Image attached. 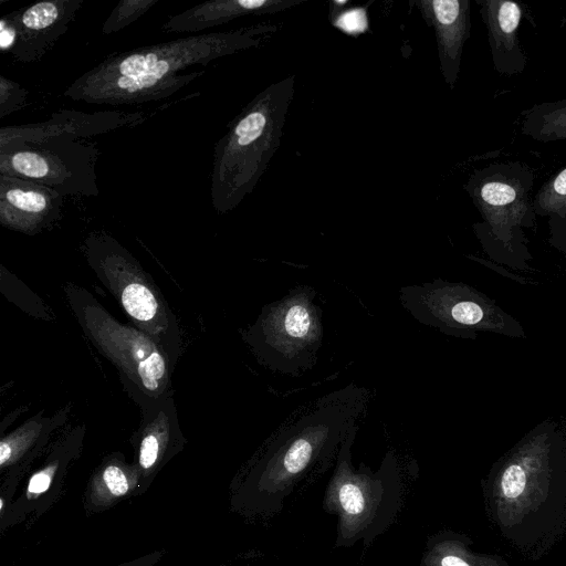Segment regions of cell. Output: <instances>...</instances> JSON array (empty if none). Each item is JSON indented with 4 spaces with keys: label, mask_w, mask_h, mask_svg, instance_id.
Returning <instances> with one entry per match:
<instances>
[{
    "label": "cell",
    "mask_w": 566,
    "mask_h": 566,
    "mask_svg": "<svg viewBox=\"0 0 566 566\" xmlns=\"http://www.w3.org/2000/svg\"><path fill=\"white\" fill-rule=\"evenodd\" d=\"M256 24L229 31L193 34L113 53L78 76L64 92L77 102L97 105H139L167 98L202 75L193 65L235 54L262 43L276 31Z\"/></svg>",
    "instance_id": "6da1fadb"
},
{
    "label": "cell",
    "mask_w": 566,
    "mask_h": 566,
    "mask_svg": "<svg viewBox=\"0 0 566 566\" xmlns=\"http://www.w3.org/2000/svg\"><path fill=\"white\" fill-rule=\"evenodd\" d=\"M369 391L355 384L321 397L297 420L281 429L250 474L255 504L279 512L308 480L324 473L365 412Z\"/></svg>",
    "instance_id": "7a4b0ae2"
},
{
    "label": "cell",
    "mask_w": 566,
    "mask_h": 566,
    "mask_svg": "<svg viewBox=\"0 0 566 566\" xmlns=\"http://www.w3.org/2000/svg\"><path fill=\"white\" fill-rule=\"evenodd\" d=\"M295 82V75L291 74L259 92L216 143L210 198L217 213L235 209L266 170L281 145Z\"/></svg>",
    "instance_id": "3957f363"
},
{
    "label": "cell",
    "mask_w": 566,
    "mask_h": 566,
    "mask_svg": "<svg viewBox=\"0 0 566 566\" xmlns=\"http://www.w3.org/2000/svg\"><path fill=\"white\" fill-rule=\"evenodd\" d=\"M358 429L350 431L338 450L323 502L337 516L335 547L357 542L368 546L392 524L401 506L402 480L392 452L376 471L365 463L354 468L352 447Z\"/></svg>",
    "instance_id": "277c9868"
},
{
    "label": "cell",
    "mask_w": 566,
    "mask_h": 566,
    "mask_svg": "<svg viewBox=\"0 0 566 566\" xmlns=\"http://www.w3.org/2000/svg\"><path fill=\"white\" fill-rule=\"evenodd\" d=\"M63 290L84 335L116 367L127 394L153 399L172 395L175 367L154 339L133 324L119 322L84 287L67 283Z\"/></svg>",
    "instance_id": "5b68a950"
},
{
    "label": "cell",
    "mask_w": 566,
    "mask_h": 566,
    "mask_svg": "<svg viewBox=\"0 0 566 566\" xmlns=\"http://www.w3.org/2000/svg\"><path fill=\"white\" fill-rule=\"evenodd\" d=\"M83 252L92 271L133 325L154 339L176 367L182 352L177 317L136 258L103 231L85 238Z\"/></svg>",
    "instance_id": "8992f818"
},
{
    "label": "cell",
    "mask_w": 566,
    "mask_h": 566,
    "mask_svg": "<svg viewBox=\"0 0 566 566\" xmlns=\"http://www.w3.org/2000/svg\"><path fill=\"white\" fill-rule=\"evenodd\" d=\"M315 289L296 285L282 298L264 305L243 339L258 361L276 373L298 376L312 369L323 345V311Z\"/></svg>",
    "instance_id": "52a82bcc"
},
{
    "label": "cell",
    "mask_w": 566,
    "mask_h": 566,
    "mask_svg": "<svg viewBox=\"0 0 566 566\" xmlns=\"http://www.w3.org/2000/svg\"><path fill=\"white\" fill-rule=\"evenodd\" d=\"M99 150L78 139L56 138L0 150V175L46 187L62 197L99 195Z\"/></svg>",
    "instance_id": "ba28073f"
},
{
    "label": "cell",
    "mask_w": 566,
    "mask_h": 566,
    "mask_svg": "<svg viewBox=\"0 0 566 566\" xmlns=\"http://www.w3.org/2000/svg\"><path fill=\"white\" fill-rule=\"evenodd\" d=\"M85 0H43L0 20V44L21 63L40 61L67 31Z\"/></svg>",
    "instance_id": "9c48e42d"
},
{
    "label": "cell",
    "mask_w": 566,
    "mask_h": 566,
    "mask_svg": "<svg viewBox=\"0 0 566 566\" xmlns=\"http://www.w3.org/2000/svg\"><path fill=\"white\" fill-rule=\"evenodd\" d=\"M149 112L102 111L85 113L61 109L50 118L30 124L9 125L0 128V150L12 146L48 139H81L132 127L149 118Z\"/></svg>",
    "instance_id": "30bf717a"
},
{
    "label": "cell",
    "mask_w": 566,
    "mask_h": 566,
    "mask_svg": "<svg viewBox=\"0 0 566 566\" xmlns=\"http://www.w3.org/2000/svg\"><path fill=\"white\" fill-rule=\"evenodd\" d=\"M139 406L140 426L134 436L137 449V467L150 474L184 446L177 408L172 395L153 399L140 392H129Z\"/></svg>",
    "instance_id": "8fae6325"
},
{
    "label": "cell",
    "mask_w": 566,
    "mask_h": 566,
    "mask_svg": "<svg viewBox=\"0 0 566 566\" xmlns=\"http://www.w3.org/2000/svg\"><path fill=\"white\" fill-rule=\"evenodd\" d=\"M63 197L18 177L0 175V223L24 234H36L61 217Z\"/></svg>",
    "instance_id": "7c38bea8"
},
{
    "label": "cell",
    "mask_w": 566,
    "mask_h": 566,
    "mask_svg": "<svg viewBox=\"0 0 566 566\" xmlns=\"http://www.w3.org/2000/svg\"><path fill=\"white\" fill-rule=\"evenodd\" d=\"M426 23L434 31L440 71L453 88L459 76L465 41L470 35L469 0H416Z\"/></svg>",
    "instance_id": "4fadbf2b"
},
{
    "label": "cell",
    "mask_w": 566,
    "mask_h": 566,
    "mask_svg": "<svg viewBox=\"0 0 566 566\" xmlns=\"http://www.w3.org/2000/svg\"><path fill=\"white\" fill-rule=\"evenodd\" d=\"M307 0H209L169 17L161 25L168 33H196L232 20L277 13Z\"/></svg>",
    "instance_id": "5bb4252c"
},
{
    "label": "cell",
    "mask_w": 566,
    "mask_h": 566,
    "mask_svg": "<svg viewBox=\"0 0 566 566\" xmlns=\"http://www.w3.org/2000/svg\"><path fill=\"white\" fill-rule=\"evenodd\" d=\"M480 4L494 65L501 72H520L524 64L517 41L521 6L506 0H484Z\"/></svg>",
    "instance_id": "9a60e30c"
},
{
    "label": "cell",
    "mask_w": 566,
    "mask_h": 566,
    "mask_svg": "<svg viewBox=\"0 0 566 566\" xmlns=\"http://www.w3.org/2000/svg\"><path fill=\"white\" fill-rule=\"evenodd\" d=\"M476 207L495 230L507 231L521 221L526 201L518 187L504 180H488L472 191Z\"/></svg>",
    "instance_id": "2e32d148"
},
{
    "label": "cell",
    "mask_w": 566,
    "mask_h": 566,
    "mask_svg": "<svg viewBox=\"0 0 566 566\" xmlns=\"http://www.w3.org/2000/svg\"><path fill=\"white\" fill-rule=\"evenodd\" d=\"M69 411L60 410L52 417L42 412L33 416L18 429L1 439L0 464L2 468L14 463L31 449L42 444L50 434L64 423Z\"/></svg>",
    "instance_id": "e0dca14e"
},
{
    "label": "cell",
    "mask_w": 566,
    "mask_h": 566,
    "mask_svg": "<svg viewBox=\"0 0 566 566\" xmlns=\"http://www.w3.org/2000/svg\"><path fill=\"white\" fill-rule=\"evenodd\" d=\"M160 0H120L102 25V34L116 33L148 12Z\"/></svg>",
    "instance_id": "ac0fdd59"
},
{
    "label": "cell",
    "mask_w": 566,
    "mask_h": 566,
    "mask_svg": "<svg viewBox=\"0 0 566 566\" xmlns=\"http://www.w3.org/2000/svg\"><path fill=\"white\" fill-rule=\"evenodd\" d=\"M531 135L539 140L566 138V104L549 105L547 109L535 114L531 120Z\"/></svg>",
    "instance_id": "d6986e66"
},
{
    "label": "cell",
    "mask_w": 566,
    "mask_h": 566,
    "mask_svg": "<svg viewBox=\"0 0 566 566\" xmlns=\"http://www.w3.org/2000/svg\"><path fill=\"white\" fill-rule=\"evenodd\" d=\"M536 208L566 214V168L544 185L536 198Z\"/></svg>",
    "instance_id": "ffe728a7"
},
{
    "label": "cell",
    "mask_w": 566,
    "mask_h": 566,
    "mask_svg": "<svg viewBox=\"0 0 566 566\" xmlns=\"http://www.w3.org/2000/svg\"><path fill=\"white\" fill-rule=\"evenodd\" d=\"M136 470L124 464L116 455L108 459L103 465L99 476L103 484L111 494L119 496L125 494L132 484V476H135Z\"/></svg>",
    "instance_id": "44dd1931"
},
{
    "label": "cell",
    "mask_w": 566,
    "mask_h": 566,
    "mask_svg": "<svg viewBox=\"0 0 566 566\" xmlns=\"http://www.w3.org/2000/svg\"><path fill=\"white\" fill-rule=\"evenodd\" d=\"M29 91L20 83L0 75V118L25 107Z\"/></svg>",
    "instance_id": "7402d4cb"
},
{
    "label": "cell",
    "mask_w": 566,
    "mask_h": 566,
    "mask_svg": "<svg viewBox=\"0 0 566 566\" xmlns=\"http://www.w3.org/2000/svg\"><path fill=\"white\" fill-rule=\"evenodd\" d=\"M527 485V476L522 465L512 463L503 471L500 480L501 494L507 500L522 496Z\"/></svg>",
    "instance_id": "603a6c76"
},
{
    "label": "cell",
    "mask_w": 566,
    "mask_h": 566,
    "mask_svg": "<svg viewBox=\"0 0 566 566\" xmlns=\"http://www.w3.org/2000/svg\"><path fill=\"white\" fill-rule=\"evenodd\" d=\"M55 470L56 463H52L33 474L29 482V493L40 494L46 491L51 484Z\"/></svg>",
    "instance_id": "cb8c5ba5"
}]
</instances>
